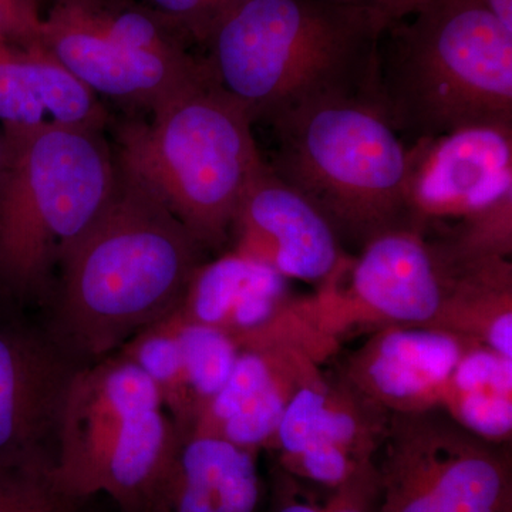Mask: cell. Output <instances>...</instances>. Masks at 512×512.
I'll return each instance as SVG.
<instances>
[{
	"label": "cell",
	"mask_w": 512,
	"mask_h": 512,
	"mask_svg": "<svg viewBox=\"0 0 512 512\" xmlns=\"http://www.w3.org/2000/svg\"><path fill=\"white\" fill-rule=\"evenodd\" d=\"M389 23L342 0H245L202 40L215 83L256 121L329 97L372 101Z\"/></svg>",
	"instance_id": "cell-1"
},
{
	"label": "cell",
	"mask_w": 512,
	"mask_h": 512,
	"mask_svg": "<svg viewBox=\"0 0 512 512\" xmlns=\"http://www.w3.org/2000/svg\"><path fill=\"white\" fill-rule=\"evenodd\" d=\"M202 251L173 212L119 165L106 207L59 262L64 340L89 357L123 348L178 308Z\"/></svg>",
	"instance_id": "cell-2"
},
{
	"label": "cell",
	"mask_w": 512,
	"mask_h": 512,
	"mask_svg": "<svg viewBox=\"0 0 512 512\" xmlns=\"http://www.w3.org/2000/svg\"><path fill=\"white\" fill-rule=\"evenodd\" d=\"M372 101L414 141L512 126V30L471 0H433L384 32Z\"/></svg>",
	"instance_id": "cell-3"
},
{
	"label": "cell",
	"mask_w": 512,
	"mask_h": 512,
	"mask_svg": "<svg viewBox=\"0 0 512 512\" xmlns=\"http://www.w3.org/2000/svg\"><path fill=\"white\" fill-rule=\"evenodd\" d=\"M254 121L211 76L150 121L116 128L117 163L173 212L202 249L229 239L239 202L264 170Z\"/></svg>",
	"instance_id": "cell-4"
},
{
	"label": "cell",
	"mask_w": 512,
	"mask_h": 512,
	"mask_svg": "<svg viewBox=\"0 0 512 512\" xmlns=\"http://www.w3.org/2000/svg\"><path fill=\"white\" fill-rule=\"evenodd\" d=\"M0 288L46 291L60 259L106 207L119 175L103 130L40 124L3 127Z\"/></svg>",
	"instance_id": "cell-5"
},
{
	"label": "cell",
	"mask_w": 512,
	"mask_h": 512,
	"mask_svg": "<svg viewBox=\"0 0 512 512\" xmlns=\"http://www.w3.org/2000/svg\"><path fill=\"white\" fill-rule=\"evenodd\" d=\"M269 126L276 141L269 167L318 208L342 244L360 249L384 232L413 227L409 147L372 101H311Z\"/></svg>",
	"instance_id": "cell-6"
},
{
	"label": "cell",
	"mask_w": 512,
	"mask_h": 512,
	"mask_svg": "<svg viewBox=\"0 0 512 512\" xmlns=\"http://www.w3.org/2000/svg\"><path fill=\"white\" fill-rule=\"evenodd\" d=\"M375 461L379 512H512L511 444L474 436L440 407L392 414Z\"/></svg>",
	"instance_id": "cell-7"
},
{
	"label": "cell",
	"mask_w": 512,
	"mask_h": 512,
	"mask_svg": "<svg viewBox=\"0 0 512 512\" xmlns=\"http://www.w3.org/2000/svg\"><path fill=\"white\" fill-rule=\"evenodd\" d=\"M456 271L423 229H392L370 239L308 296L312 322L338 350L357 330L437 322Z\"/></svg>",
	"instance_id": "cell-8"
},
{
	"label": "cell",
	"mask_w": 512,
	"mask_h": 512,
	"mask_svg": "<svg viewBox=\"0 0 512 512\" xmlns=\"http://www.w3.org/2000/svg\"><path fill=\"white\" fill-rule=\"evenodd\" d=\"M163 406L156 384L117 352L74 372L60 413L53 477L77 501L100 493L114 457L147 414Z\"/></svg>",
	"instance_id": "cell-9"
},
{
	"label": "cell",
	"mask_w": 512,
	"mask_h": 512,
	"mask_svg": "<svg viewBox=\"0 0 512 512\" xmlns=\"http://www.w3.org/2000/svg\"><path fill=\"white\" fill-rule=\"evenodd\" d=\"M390 417L339 373H322L295 394L268 448L278 453L282 470L333 490L375 460Z\"/></svg>",
	"instance_id": "cell-10"
},
{
	"label": "cell",
	"mask_w": 512,
	"mask_h": 512,
	"mask_svg": "<svg viewBox=\"0 0 512 512\" xmlns=\"http://www.w3.org/2000/svg\"><path fill=\"white\" fill-rule=\"evenodd\" d=\"M512 194V126H471L409 147L406 200L413 227L429 232Z\"/></svg>",
	"instance_id": "cell-11"
},
{
	"label": "cell",
	"mask_w": 512,
	"mask_h": 512,
	"mask_svg": "<svg viewBox=\"0 0 512 512\" xmlns=\"http://www.w3.org/2000/svg\"><path fill=\"white\" fill-rule=\"evenodd\" d=\"M40 45L90 92L131 111L156 113L210 76L200 55L133 49L50 9L43 16Z\"/></svg>",
	"instance_id": "cell-12"
},
{
	"label": "cell",
	"mask_w": 512,
	"mask_h": 512,
	"mask_svg": "<svg viewBox=\"0 0 512 512\" xmlns=\"http://www.w3.org/2000/svg\"><path fill=\"white\" fill-rule=\"evenodd\" d=\"M232 251L318 288L349 255L328 220L266 163L239 202Z\"/></svg>",
	"instance_id": "cell-13"
},
{
	"label": "cell",
	"mask_w": 512,
	"mask_h": 512,
	"mask_svg": "<svg viewBox=\"0 0 512 512\" xmlns=\"http://www.w3.org/2000/svg\"><path fill=\"white\" fill-rule=\"evenodd\" d=\"M478 343L427 326H387L346 357L339 375L390 414L440 407L448 377Z\"/></svg>",
	"instance_id": "cell-14"
},
{
	"label": "cell",
	"mask_w": 512,
	"mask_h": 512,
	"mask_svg": "<svg viewBox=\"0 0 512 512\" xmlns=\"http://www.w3.org/2000/svg\"><path fill=\"white\" fill-rule=\"evenodd\" d=\"M320 366L293 343L241 350L227 383L202 407L188 436L220 437L256 453L268 448L286 407L322 375Z\"/></svg>",
	"instance_id": "cell-15"
},
{
	"label": "cell",
	"mask_w": 512,
	"mask_h": 512,
	"mask_svg": "<svg viewBox=\"0 0 512 512\" xmlns=\"http://www.w3.org/2000/svg\"><path fill=\"white\" fill-rule=\"evenodd\" d=\"M76 370L42 336L0 323V458L49 454Z\"/></svg>",
	"instance_id": "cell-16"
},
{
	"label": "cell",
	"mask_w": 512,
	"mask_h": 512,
	"mask_svg": "<svg viewBox=\"0 0 512 512\" xmlns=\"http://www.w3.org/2000/svg\"><path fill=\"white\" fill-rule=\"evenodd\" d=\"M292 298L289 279L231 251L198 266L174 312L184 322L228 333L238 345L276 325Z\"/></svg>",
	"instance_id": "cell-17"
},
{
	"label": "cell",
	"mask_w": 512,
	"mask_h": 512,
	"mask_svg": "<svg viewBox=\"0 0 512 512\" xmlns=\"http://www.w3.org/2000/svg\"><path fill=\"white\" fill-rule=\"evenodd\" d=\"M256 456L220 437H183L148 512H258Z\"/></svg>",
	"instance_id": "cell-18"
},
{
	"label": "cell",
	"mask_w": 512,
	"mask_h": 512,
	"mask_svg": "<svg viewBox=\"0 0 512 512\" xmlns=\"http://www.w3.org/2000/svg\"><path fill=\"white\" fill-rule=\"evenodd\" d=\"M0 123L3 127L62 124L104 130L107 113L43 46L22 47L0 37Z\"/></svg>",
	"instance_id": "cell-19"
},
{
	"label": "cell",
	"mask_w": 512,
	"mask_h": 512,
	"mask_svg": "<svg viewBox=\"0 0 512 512\" xmlns=\"http://www.w3.org/2000/svg\"><path fill=\"white\" fill-rule=\"evenodd\" d=\"M440 409L458 426L494 444H511L512 359L474 345L448 377Z\"/></svg>",
	"instance_id": "cell-20"
},
{
	"label": "cell",
	"mask_w": 512,
	"mask_h": 512,
	"mask_svg": "<svg viewBox=\"0 0 512 512\" xmlns=\"http://www.w3.org/2000/svg\"><path fill=\"white\" fill-rule=\"evenodd\" d=\"M436 328L512 359L511 259L457 268Z\"/></svg>",
	"instance_id": "cell-21"
},
{
	"label": "cell",
	"mask_w": 512,
	"mask_h": 512,
	"mask_svg": "<svg viewBox=\"0 0 512 512\" xmlns=\"http://www.w3.org/2000/svg\"><path fill=\"white\" fill-rule=\"evenodd\" d=\"M117 352L133 360L153 380L164 409L181 436H188L198 407L185 369L177 326L171 315L141 330Z\"/></svg>",
	"instance_id": "cell-22"
},
{
	"label": "cell",
	"mask_w": 512,
	"mask_h": 512,
	"mask_svg": "<svg viewBox=\"0 0 512 512\" xmlns=\"http://www.w3.org/2000/svg\"><path fill=\"white\" fill-rule=\"evenodd\" d=\"M431 239L454 268L494 259H511L512 194L505 195L484 210L461 218L453 227Z\"/></svg>",
	"instance_id": "cell-23"
},
{
	"label": "cell",
	"mask_w": 512,
	"mask_h": 512,
	"mask_svg": "<svg viewBox=\"0 0 512 512\" xmlns=\"http://www.w3.org/2000/svg\"><path fill=\"white\" fill-rule=\"evenodd\" d=\"M170 315L177 326L198 416L202 407L227 383L241 350L235 340L222 330L184 322L175 312Z\"/></svg>",
	"instance_id": "cell-24"
},
{
	"label": "cell",
	"mask_w": 512,
	"mask_h": 512,
	"mask_svg": "<svg viewBox=\"0 0 512 512\" xmlns=\"http://www.w3.org/2000/svg\"><path fill=\"white\" fill-rule=\"evenodd\" d=\"M50 454L0 458V512H77L80 501L57 487Z\"/></svg>",
	"instance_id": "cell-25"
},
{
	"label": "cell",
	"mask_w": 512,
	"mask_h": 512,
	"mask_svg": "<svg viewBox=\"0 0 512 512\" xmlns=\"http://www.w3.org/2000/svg\"><path fill=\"white\" fill-rule=\"evenodd\" d=\"M154 10L200 46L212 26L245 0H138Z\"/></svg>",
	"instance_id": "cell-26"
},
{
	"label": "cell",
	"mask_w": 512,
	"mask_h": 512,
	"mask_svg": "<svg viewBox=\"0 0 512 512\" xmlns=\"http://www.w3.org/2000/svg\"><path fill=\"white\" fill-rule=\"evenodd\" d=\"M375 460L362 464L345 483L329 491L326 512H379L380 484Z\"/></svg>",
	"instance_id": "cell-27"
},
{
	"label": "cell",
	"mask_w": 512,
	"mask_h": 512,
	"mask_svg": "<svg viewBox=\"0 0 512 512\" xmlns=\"http://www.w3.org/2000/svg\"><path fill=\"white\" fill-rule=\"evenodd\" d=\"M42 0H0V37L22 47L40 45Z\"/></svg>",
	"instance_id": "cell-28"
},
{
	"label": "cell",
	"mask_w": 512,
	"mask_h": 512,
	"mask_svg": "<svg viewBox=\"0 0 512 512\" xmlns=\"http://www.w3.org/2000/svg\"><path fill=\"white\" fill-rule=\"evenodd\" d=\"M271 512H326L311 485L276 467L272 473Z\"/></svg>",
	"instance_id": "cell-29"
},
{
	"label": "cell",
	"mask_w": 512,
	"mask_h": 512,
	"mask_svg": "<svg viewBox=\"0 0 512 512\" xmlns=\"http://www.w3.org/2000/svg\"><path fill=\"white\" fill-rule=\"evenodd\" d=\"M342 2L372 10L380 18L386 20L390 26L400 20L410 18L414 13L426 8L433 0H342Z\"/></svg>",
	"instance_id": "cell-30"
},
{
	"label": "cell",
	"mask_w": 512,
	"mask_h": 512,
	"mask_svg": "<svg viewBox=\"0 0 512 512\" xmlns=\"http://www.w3.org/2000/svg\"><path fill=\"white\" fill-rule=\"evenodd\" d=\"M471 2L483 6L488 12L493 13L505 28L512 30V0H471Z\"/></svg>",
	"instance_id": "cell-31"
},
{
	"label": "cell",
	"mask_w": 512,
	"mask_h": 512,
	"mask_svg": "<svg viewBox=\"0 0 512 512\" xmlns=\"http://www.w3.org/2000/svg\"><path fill=\"white\" fill-rule=\"evenodd\" d=\"M3 173H5V141L0 133V188H2Z\"/></svg>",
	"instance_id": "cell-32"
},
{
	"label": "cell",
	"mask_w": 512,
	"mask_h": 512,
	"mask_svg": "<svg viewBox=\"0 0 512 512\" xmlns=\"http://www.w3.org/2000/svg\"><path fill=\"white\" fill-rule=\"evenodd\" d=\"M42 2H43V0H42ZM50 2H52V0H50Z\"/></svg>",
	"instance_id": "cell-33"
}]
</instances>
